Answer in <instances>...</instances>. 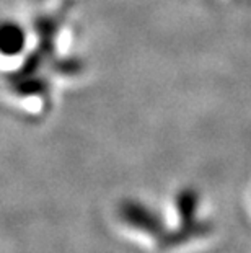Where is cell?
Listing matches in <instances>:
<instances>
[{"label":"cell","instance_id":"cell-1","mask_svg":"<svg viewBox=\"0 0 251 253\" xmlns=\"http://www.w3.org/2000/svg\"><path fill=\"white\" fill-rule=\"evenodd\" d=\"M26 42L25 31L15 23L0 25V52L5 56H17Z\"/></svg>","mask_w":251,"mask_h":253}]
</instances>
